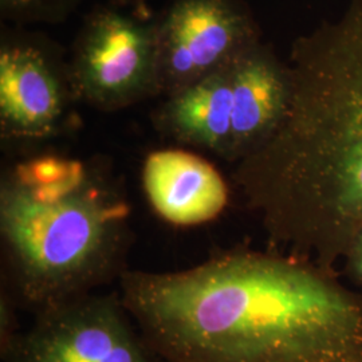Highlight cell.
Masks as SVG:
<instances>
[{
  "instance_id": "obj_11",
  "label": "cell",
  "mask_w": 362,
  "mask_h": 362,
  "mask_svg": "<svg viewBox=\"0 0 362 362\" xmlns=\"http://www.w3.org/2000/svg\"><path fill=\"white\" fill-rule=\"evenodd\" d=\"M76 0H0V13L13 22H52L65 18Z\"/></svg>"
},
{
  "instance_id": "obj_4",
  "label": "cell",
  "mask_w": 362,
  "mask_h": 362,
  "mask_svg": "<svg viewBox=\"0 0 362 362\" xmlns=\"http://www.w3.org/2000/svg\"><path fill=\"white\" fill-rule=\"evenodd\" d=\"M69 74L77 103L116 112L157 97L155 21L101 8L78 34Z\"/></svg>"
},
{
  "instance_id": "obj_1",
  "label": "cell",
  "mask_w": 362,
  "mask_h": 362,
  "mask_svg": "<svg viewBox=\"0 0 362 362\" xmlns=\"http://www.w3.org/2000/svg\"><path fill=\"white\" fill-rule=\"evenodd\" d=\"M118 281L164 362H362V293L308 260L233 251Z\"/></svg>"
},
{
  "instance_id": "obj_2",
  "label": "cell",
  "mask_w": 362,
  "mask_h": 362,
  "mask_svg": "<svg viewBox=\"0 0 362 362\" xmlns=\"http://www.w3.org/2000/svg\"><path fill=\"white\" fill-rule=\"evenodd\" d=\"M290 101L233 180L275 246L334 272L362 227V0L298 38Z\"/></svg>"
},
{
  "instance_id": "obj_6",
  "label": "cell",
  "mask_w": 362,
  "mask_h": 362,
  "mask_svg": "<svg viewBox=\"0 0 362 362\" xmlns=\"http://www.w3.org/2000/svg\"><path fill=\"white\" fill-rule=\"evenodd\" d=\"M4 362H164L116 294H85L35 314Z\"/></svg>"
},
{
  "instance_id": "obj_3",
  "label": "cell",
  "mask_w": 362,
  "mask_h": 362,
  "mask_svg": "<svg viewBox=\"0 0 362 362\" xmlns=\"http://www.w3.org/2000/svg\"><path fill=\"white\" fill-rule=\"evenodd\" d=\"M0 236L7 288L37 314L127 272L129 203L98 165L33 156L1 176Z\"/></svg>"
},
{
  "instance_id": "obj_7",
  "label": "cell",
  "mask_w": 362,
  "mask_h": 362,
  "mask_svg": "<svg viewBox=\"0 0 362 362\" xmlns=\"http://www.w3.org/2000/svg\"><path fill=\"white\" fill-rule=\"evenodd\" d=\"M74 97L69 65L47 42L3 34L0 43V134L13 143H39L59 134Z\"/></svg>"
},
{
  "instance_id": "obj_5",
  "label": "cell",
  "mask_w": 362,
  "mask_h": 362,
  "mask_svg": "<svg viewBox=\"0 0 362 362\" xmlns=\"http://www.w3.org/2000/svg\"><path fill=\"white\" fill-rule=\"evenodd\" d=\"M157 97H169L260 42L245 0H172L155 21Z\"/></svg>"
},
{
  "instance_id": "obj_12",
  "label": "cell",
  "mask_w": 362,
  "mask_h": 362,
  "mask_svg": "<svg viewBox=\"0 0 362 362\" xmlns=\"http://www.w3.org/2000/svg\"><path fill=\"white\" fill-rule=\"evenodd\" d=\"M15 298L8 288L1 290L0 299V354L1 360L11 351L22 332L18 327L15 313Z\"/></svg>"
},
{
  "instance_id": "obj_13",
  "label": "cell",
  "mask_w": 362,
  "mask_h": 362,
  "mask_svg": "<svg viewBox=\"0 0 362 362\" xmlns=\"http://www.w3.org/2000/svg\"><path fill=\"white\" fill-rule=\"evenodd\" d=\"M344 260L348 276L362 290V227L353 236Z\"/></svg>"
},
{
  "instance_id": "obj_9",
  "label": "cell",
  "mask_w": 362,
  "mask_h": 362,
  "mask_svg": "<svg viewBox=\"0 0 362 362\" xmlns=\"http://www.w3.org/2000/svg\"><path fill=\"white\" fill-rule=\"evenodd\" d=\"M235 59L165 97L153 115L156 129L177 144L231 161L238 112Z\"/></svg>"
},
{
  "instance_id": "obj_8",
  "label": "cell",
  "mask_w": 362,
  "mask_h": 362,
  "mask_svg": "<svg viewBox=\"0 0 362 362\" xmlns=\"http://www.w3.org/2000/svg\"><path fill=\"white\" fill-rule=\"evenodd\" d=\"M144 194L160 219L176 227H196L219 218L230 189L219 170L203 156L167 148L145 157Z\"/></svg>"
},
{
  "instance_id": "obj_10",
  "label": "cell",
  "mask_w": 362,
  "mask_h": 362,
  "mask_svg": "<svg viewBox=\"0 0 362 362\" xmlns=\"http://www.w3.org/2000/svg\"><path fill=\"white\" fill-rule=\"evenodd\" d=\"M238 112L233 157L238 164L266 143L281 125L290 101V71L260 40L235 59Z\"/></svg>"
}]
</instances>
